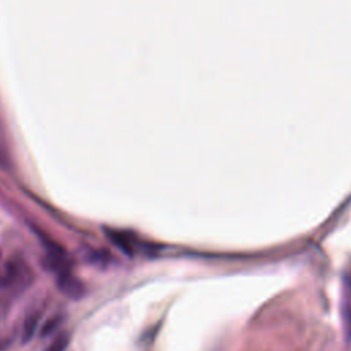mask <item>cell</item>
Returning a JSON list of instances; mask_svg holds the SVG:
<instances>
[{"instance_id": "6da1fadb", "label": "cell", "mask_w": 351, "mask_h": 351, "mask_svg": "<svg viewBox=\"0 0 351 351\" xmlns=\"http://www.w3.org/2000/svg\"><path fill=\"white\" fill-rule=\"evenodd\" d=\"M32 281V271L22 259H11L4 269L0 282L5 288L22 289Z\"/></svg>"}, {"instance_id": "3957f363", "label": "cell", "mask_w": 351, "mask_h": 351, "mask_svg": "<svg viewBox=\"0 0 351 351\" xmlns=\"http://www.w3.org/2000/svg\"><path fill=\"white\" fill-rule=\"evenodd\" d=\"M38 319H40V315L37 313L34 314H30L26 319H25V324H23V330H22V337H23V343H27L34 332H36V328L38 325Z\"/></svg>"}, {"instance_id": "277c9868", "label": "cell", "mask_w": 351, "mask_h": 351, "mask_svg": "<svg viewBox=\"0 0 351 351\" xmlns=\"http://www.w3.org/2000/svg\"><path fill=\"white\" fill-rule=\"evenodd\" d=\"M70 344V335L67 332H60L47 347L45 351H66Z\"/></svg>"}, {"instance_id": "7a4b0ae2", "label": "cell", "mask_w": 351, "mask_h": 351, "mask_svg": "<svg viewBox=\"0 0 351 351\" xmlns=\"http://www.w3.org/2000/svg\"><path fill=\"white\" fill-rule=\"evenodd\" d=\"M56 284H58V288L60 289V292H63L70 299L77 300L85 295L84 284L81 282V280L78 277H75L73 274L71 269L56 274Z\"/></svg>"}, {"instance_id": "5b68a950", "label": "cell", "mask_w": 351, "mask_h": 351, "mask_svg": "<svg viewBox=\"0 0 351 351\" xmlns=\"http://www.w3.org/2000/svg\"><path fill=\"white\" fill-rule=\"evenodd\" d=\"M60 322H62L60 315H53L49 319H47L41 328V336H49L51 333H53L59 328Z\"/></svg>"}]
</instances>
